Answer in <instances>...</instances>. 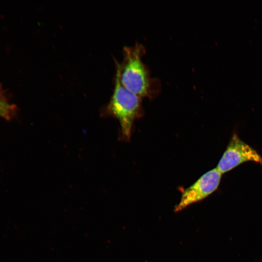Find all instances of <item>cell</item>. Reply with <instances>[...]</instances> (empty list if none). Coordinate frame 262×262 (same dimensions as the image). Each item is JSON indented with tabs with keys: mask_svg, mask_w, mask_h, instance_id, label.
<instances>
[{
	"mask_svg": "<svg viewBox=\"0 0 262 262\" xmlns=\"http://www.w3.org/2000/svg\"><path fill=\"white\" fill-rule=\"evenodd\" d=\"M145 54V47L140 43L125 47L122 63H117L116 68L120 81L125 88L141 98H152L159 93L161 82L150 76L148 67L142 60Z\"/></svg>",
	"mask_w": 262,
	"mask_h": 262,
	"instance_id": "1",
	"label": "cell"
},
{
	"mask_svg": "<svg viewBox=\"0 0 262 262\" xmlns=\"http://www.w3.org/2000/svg\"><path fill=\"white\" fill-rule=\"evenodd\" d=\"M115 74L114 92L103 115L113 116L118 120L121 139L127 141L130 139L134 121L142 114V98L121 84L117 68Z\"/></svg>",
	"mask_w": 262,
	"mask_h": 262,
	"instance_id": "2",
	"label": "cell"
},
{
	"mask_svg": "<svg viewBox=\"0 0 262 262\" xmlns=\"http://www.w3.org/2000/svg\"><path fill=\"white\" fill-rule=\"evenodd\" d=\"M248 161H253L262 165V157L234 133L216 168L222 174Z\"/></svg>",
	"mask_w": 262,
	"mask_h": 262,
	"instance_id": "3",
	"label": "cell"
},
{
	"mask_svg": "<svg viewBox=\"0 0 262 262\" xmlns=\"http://www.w3.org/2000/svg\"><path fill=\"white\" fill-rule=\"evenodd\" d=\"M221 176L222 174L216 168L203 174L183 191L180 201L174 208V211H181L211 195L218 187Z\"/></svg>",
	"mask_w": 262,
	"mask_h": 262,
	"instance_id": "4",
	"label": "cell"
},
{
	"mask_svg": "<svg viewBox=\"0 0 262 262\" xmlns=\"http://www.w3.org/2000/svg\"><path fill=\"white\" fill-rule=\"evenodd\" d=\"M16 108L4 98L0 97V116L6 120H10L14 116Z\"/></svg>",
	"mask_w": 262,
	"mask_h": 262,
	"instance_id": "5",
	"label": "cell"
}]
</instances>
